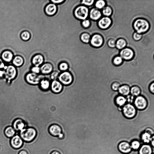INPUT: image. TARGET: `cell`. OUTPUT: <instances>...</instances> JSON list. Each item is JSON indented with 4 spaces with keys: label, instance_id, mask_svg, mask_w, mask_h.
I'll return each instance as SVG.
<instances>
[{
    "label": "cell",
    "instance_id": "cell-26",
    "mask_svg": "<svg viewBox=\"0 0 154 154\" xmlns=\"http://www.w3.org/2000/svg\"><path fill=\"white\" fill-rule=\"evenodd\" d=\"M152 153L151 147L150 145L147 144L142 145L139 151V154H152Z\"/></svg>",
    "mask_w": 154,
    "mask_h": 154
},
{
    "label": "cell",
    "instance_id": "cell-34",
    "mask_svg": "<svg viewBox=\"0 0 154 154\" xmlns=\"http://www.w3.org/2000/svg\"><path fill=\"white\" fill-rule=\"evenodd\" d=\"M151 135L148 133L145 132L142 136V140L146 143H148L150 141Z\"/></svg>",
    "mask_w": 154,
    "mask_h": 154
},
{
    "label": "cell",
    "instance_id": "cell-36",
    "mask_svg": "<svg viewBox=\"0 0 154 154\" xmlns=\"http://www.w3.org/2000/svg\"><path fill=\"white\" fill-rule=\"evenodd\" d=\"M105 2L104 1L99 0L96 2L95 6L98 9H101L105 7Z\"/></svg>",
    "mask_w": 154,
    "mask_h": 154
},
{
    "label": "cell",
    "instance_id": "cell-48",
    "mask_svg": "<svg viewBox=\"0 0 154 154\" xmlns=\"http://www.w3.org/2000/svg\"><path fill=\"white\" fill-rule=\"evenodd\" d=\"M149 89L150 92L153 94L154 93V83H151L149 87Z\"/></svg>",
    "mask_w": 154,
    "mask_h": 154
},
{
    "label": "cell",
    "instance_id": "cell-16",
    "mask_svg": "<svg viewBox=\"0 0 154 154\" xmlns=\"http://www.w3.org/2000/svg\"><path fill=\"white\" fill-rule=\"evenodd\" d=\"M118 148L120 151L125 154L130 153L132 149L130 144L126 142H123L120 143Z\"/></svg>",
    "mask_w": 154,
    "mask_h": 154
},
{
    "label": "cell",
    "instance_id": "cell-29",
    "mask_svg": "<svg viewBox=\"0 0 154 154\" xmlns=\"http://www.w3.org/2000/svg\"><path fill=\"white\" fill-rule=\"evenodd\" d=\"M81 41L85 44H89L90 39L91 36L90 34L87 33H82L80 36Z\"/></svg>",
    "mask_w": 154,
    "mask_h": 154
},
{
    "label": "cell",
    "instance_id": "cell-41",
    "mask_svg": "<svg viewBox=\"0 0 154 154\" xmlns=\"http://www.w3.org/2000/svg\"><path fill=\"white\" fill-rule=\"evenodd\" d=\"M91 22L88 19H86L83 21H82L81 22V25L82 27L85 28H88L90 26Z\"/></svg>",
    "mask_w": 154,
    "mask_h": 154
},
{
    "label": "cell",
    "instance_id": "cell-11",
    "mask_svg": "<svg viewBox=\"0 0 154 154\" xmlns=\"http://www.w3.org/2000/svg\"><path fill=\"white\" fill-rule=\"evenodd\" d=\"M90 42L92 46L98 47L101 46L103 44V39L100 35L96 34L92 37Z\"/></svg>",
    "mask_w": 154,
    "mask_h": 154
},
{
    "label": "cell",
    "instance_id": "cell-17",
    "mask_svg": "<svg viewBox=\"0 0 154 154\" xmlns=\"http://www.w3.org/2000/svg\"><path fill=\"white\" fill-rule=\"evenodd\" d=\"M121 57L126 60H129L133 57L134 53L131 49L126 48L122 49L120 53Z\"/></svg>",
    "mask_w": 154,
    "mask_h": 154
},
{
    "label": "cell",
    "instance_id": "cell-49",
    "mask_svg": "<svg viewBox=\"0 0 154 154\" xmlns=\"http://www.w3.org/2000/svg\"><path fill=\"white\" fill-rule=\"evenodd\" d=\"M5 71L4 70H0V78H4Z\"/></svg>",
    "mask_w": 154,
    "mask_h": 154
},
{
    "label": "cell",
    "instance_id": "cell-37",
    "mask_svg": "<svg viewBox=\"0 0 154 154\" xmlns=\"http://www.w3.org/2000/svg\"><path fill=\"white\" fill-rule=\"evenodd\" d=\"M30 72L37 74H41L40 67L32 66L30 68Z\"/></svg>",
    "mask_w": 154,
    "mask_h": 154
},
{
    "label": "cell",
    "instance_id": "cell-2",
    "mask_svg": "<svg viewBox=\"0 0 154 154\" xmlns=\"http://www.w3.org/2000/svg\"><path fill=\"white\" fill-rule=\"evenodd\" d=\"M74 13L76 19L83 21L87 19L89 15V8L87 6L81 5L75 8Z\"/></svg>",
    "mask_w": 154,
    "mask_h": 154
},
{
    "label": "cell",
    "instance_id": "cell-43",
    "mask_svg": "<svg viewBox=\"0 0 154 154\" xmlns=\"http://www.w3.org/2000/svg\"><path fill=\"white\" fill-rule=\"evenodd\" d=\"M135 97L131 95H129L127 96L126 98V102L128 103V104H132L135 100Z\"/></svg>",
    "mask_w": 154,
    "mask_h": 154
},
{
    "label": "cell",
    "instance_id": "cell-21",
    "mask_svg": "<svg viewBox=\"0 0 154 154\" xmlns=\"http://www.w3.org/2000/svg\"><path fill=\"white\" fill-rule=\"evenodd\" d=\"M90 19L93 20H97L99 19L101 16V12L97 8H93L89 12Z\"/></svg>",
    "mask_w": 154,
    "mask_h": 154
},
{
    "label": "cell",
    "instance_id": "cell-13",
    "mask_svg": "<svg viewBox=\"0 0 154 154\" xmlns=\"http://www.w3.org/2000/svg\"><path fill=\"white\" fill-rule=\"evenodd\" d=\"M40 67L41 74L42 75H49L53 71V65L49 63H44Z\"/></svg>",
    "mask_w": 154,
    "mask_h": 154
},
{
    "label": "cell",
    "instance_id": "cell-27",
    "mask_svg": "<svg viewBox=\"0 0 154 154\" xmlns=\"http://www.w3.org/2000/svg\"><path fill=\"white\" fill-rule=\"evenodd\" d=\"M116 104L119 107H123L126 105V98L122 96L117 97L115 99Z\"/></svg>",
    "mask_w": 154,
    "mask_h": 154
},
{
    "label": "cell",
    "instance_id": "cell-54",
    "mask_svg": "<svg viewBox=\"0 0 154 154\" xmlns=\"http://www.w3.org/2000/svg\"><path fill=\"white\" fill-rule=\"evenodd\" d=\"M154 139H153V140L152 142H151V144L153 146V147H154Z\"/></svg>",
    "mask_w": 154,
    "mask_h": 154
},
{
    "label": "cell",
    "instance_id": "cell-40",
    "mask_svg": "<svg viewBox=\"0 0 154 154\" xmlns=\"http://www.w3.org/2000/svg\"><path fill=\"white\" fill-rule=\"evenodd\" d=\"M123 62V59L121 56H117L114 59L113 63L115 65L118 66L121 64Z\"/></svg>",
    "mask_w": 154,
    "mask_h": 154
},
{
    "label": "cell",
    "instance_id": "cell-39",
    "mask_svg": "<svg viewBox=\"0 0 154 154\" xmlns=\"http://www.w3.org/2000/svg\"><path fill=\"white\" fill-rule=\"evenodd\" d=\"M131 146L132 148L134 150H136L139 148L140 146V144L138 141L135 140L132 142Z\"/></svg>",
    "mask_w": 154,
    "mask_h": 154
},
{
    "label": "cell",
    "instance_id": "cell-9",
    "mask_svg": "<svg viewBox=\"0 0 154 154\" xmlns=\"http://www.w3.org/2000/svg\"><path fill=\"white\" fill-rule=\"evenodd\" d=\"M64 89V85L58 80L51 81L50 89L53 93L59 94L61 93Z\"/></svg>",
    "mask_w": 154,
    "mask_h": 154
},
{
    "label": "cell",
    "instance_id": "cell-4",
    "mask_svg": "<svg viewBox=\"0 0 154 154\" xmlns=\"http://www.w3.org/2000/svg\"><path fill=\"white\" fill-rule=\"evenodd\" d=\"M58 80L64 86H68L72 84L74 80V78L72 73L67 71L60 73Z\"/></svg>",
    "mask_w": 154,
    "mask_h": 154
},
{
    "label": "cell",
    "instance_id": "cell-51",
    "mask_svg": "<svg viewBox=\"0 0 154 154\" xmlns=\"http://www.w3.org/2000/svg\"><path fill=\"white\" fill-rule=\"evenodd\" d=\"M58 138L62 140L64 138V134L62 132L60 134L58 137Z\"/></svg>",
    "mask_w": 154,
    "mask_h": 154
},
{
    "label": "cell",
    "instance_id": "cell-44",
    "mask_svg": "<svg viewBox=\"0 0 154 154\" xmlns=\"http://www.w3.org/2000/svg\"><path fill=\"white\" fill-rule=\"evenodd\" d=\"M108 45L109 47L113 48L116 46V42L113 39H110L108 42Z\"/></svg>",
    "mask_w": 154,
    "mask_h": 154
},
{
    "label": "cell",
    "instance_id": "cell-32",
    "mask_svg": "<svg viewBox=\"0 0 154 154\" xmlns=\"http://www.w3.org/2000/svg\"><path fill=\"white\" fill-rule=\"evenodd\" d=\"M21 37L23 41H28L31 38L30 33L27 31H23L21 34Z\"/></svg>",
    "mask_w": 154,
    "mask_h": 154
},
{
    "label": "cell",
    "instance_id": "cell-42",
    "mask_svg": "<svg viewBox=\"0 0 154 154\" xmlns=\"http://www.w3.org/2000/svg\"><path fill=\"white\" fill-rule=\"evenodd\" d=\"M120 87V84L117 82H114L112 84V88L114 91L118 90Z\"/></svg>",
    "mask_w": 154,
    "mask_h": 154
},
{
    "label": "cell",
    "instance_id": "cell-23",
    "mask_svg": "<svg viewBox=\"0 0 154 154\" xmlns=\"http://www.w3.org/2000/svg\"><path fill=\"white\" fill-rule=\"evenodd\" d=\"M130 88L129 85H124L121 86L118 89L119 93L121 96H127L130 93Z\"/></svg>",
    "mask_w": 154,
    "mask_h": 154
},
{
    "label": "cell",
    "instance_id": "cell-1",
    "mask_svg": "<svg viewBox=\"0 0 154 154\" xmlns=\"http://www.w3.org/2000/svg\"><path fill=\"white\" fill-rule=\"evenodd\" d=\"M17 135H19L23 141L25 142L30 143L36 138L37 132L33 127H27L19 131Z\"/></svg>",
    "mask_w": 154,
    "mask_h": 154
},
{
    "label": "cell",
    "instance_id": "cell-35",
    "mask_svg": "<svg viewBox=\"0 0 154 154\" xmlns=\"http://www.w3.org/2000/svg\"><path fill=\"white\" fill-rule=\"evenodd\" d=\"M102 13L104 15L107 17H108L110 16L112 13V8L108 6L105 7L103 10Z\"/></svg>",
    "mask_w": 154,
    "mask_h": 154
},
{
    "label": "cell",
    "instance_id": "cell-8",
    "mask_svg": "<svg viewBox=\"0 0 154 154\" xmlns=\"http://www.w3.org/2000/svg\"><path fill=\"white\" fill-rule=\"evenodd\" d=\"M135 107L139 110H143L146 109L148 106V101L143 96H139L135 99Z\"/></svg>",
    "mask_w": 154,
    "mask_h": 154
},
{
    "label": "cell",
    "instance_id": "cell-3",
    "mask_svg": "<svg viewBox=\"0 0 154 154\" xmlns=\"http://www.w3.org/2000/svg\"><path fill=\"white\" fill-rule=\"evenodd\" d=\"M44 78L45 75L41 74H37L30 72L26 75L25 80L29 85L36 86L39 85L41 80Z\"/></svg>",
    "mask_w": 154,
    "mask_h": 154
},
{
    "label": "cell",
    "instance_id": "cell-45",
    "mask_svg": "<svg viewBox=\"0 0 154 154\" xmlns=\"http://www.w3.org/2000/svg\"><path fill=\"white\" fill-rule=\"evenodd\" d=\"M142 35L141 34H139L137 32L135 33L134 34L133 38L136 40H139L141 39Z\"/></svg>",
    "mask_w": 154,
    "mask_h": 154
},
{
    "label": "cell",
    "instance_id": "cell-46",
    "mask_svg": "<svg viewBox=\"0 0 154 154\" xmlns=\"http://www.w3.org/2000/svg\"><path fill=\"white\" fill-rule=\"evenodd\" d=\"M65 0H50V1L51 3H54L56 5H58L63 3Z\"/></svg>",
    "mask_w": 154,
    "mask_h": 154
},
{
    "label": "cell",
    "instance_id": "cell-47",
    "mask_svg": "<svg viewBox=\"0 0 154 154\" xmlns=\"http://www.w3.org/2000/svg\"><path fill=\"white\" fill-rule=\"evenodd\" d=\"M5 66L2 60L0 58V70H3Z\"/></svg>",
    "mask_w": 154,
    "mask_h": 154
},
{
    "label": "cell",
    "instance_id": "cell-7",
    "mask_svg": "<svg viewBox=\"0 0 154 154\" xmlns=\"http://www.w3.org/2000/svg\"><path fill=\"white\" fill-rule=\"evenodd\" d=\"M123 113L126 118L131 119L134 118L137 114L136 109L132 104H127L124 105L122 108Z\"/></svg>",
    "mask_w": 154,
    "mask_h": 154
},
{
    "label": "cell",
    "instance_id": "cell-38",
    "mask_svg": "<svg viewBox=\"0 0 154 154\" xmlns=\"http://www.w3.org/2000/svg\"><path fill=\"white\" fill-rule=\"evenodd\" d=\"M94 0H82L81 2V5L85 6H91L94 2Z\"/></svg>",
    "mask_w": 154,
    "mask_h": 154
},
{
    "label": "cell",
    "instance_id": "cell-20",
    "mask_svg": "<svg viewBox=\"0 0 154 154\" xmlns=\"http://www.w3.org/2000/svg\"><path fill=\"white\" fill-rule=\"evenodd\" d=\"M112 23V21L108 17H105L100 19L99 22V27L102 29H106L108 28Z\"/></svg>",
    "mask_w": 154,
    "mask_h": 154
},
{
    "label": "cell",
    "instance_id": "cell-15",
    "mask_svg": "<svg viewBox=\"0 0 154 154\" xmlns=\"http://www.w3.org/2000/svg\"><path fill=\"white\" fill-rule=\"evenodd\" d=\"M44 10L45 13L47 15L49 16H53L57 12V6L50 2L46 6Z\"/></svg>",
    "mask_w": 154,
    "mask_h": 154
},
{
    "label": "cell",
    "instance_id": "cell-6",
    "mask_svg": "<svg viewBox=\"0 0 154 154\" xmlns=\"http://www.w3.org/2000/svg\"><path fill=\"white\" fill-rule=\"evenodd\" d=\"M3 70L5 71L4 78L8 82L10 83L16 78L17 72L16 67L14 65H6Z\"/></svg>",
    "mask_w": 154,
    "mask_h": 154
},
{
    "label": "cell",
    "instance_id": "cell-18",
    "mask_svg": "<svg viewBox=\"0 0 154 154\" xmlns=\"http://www.w3.org/2000/svg\"><path fill=\"white\" fill-rule=\"evenodd\" d=\"M44 63V57L40 54L34 55L31 59V63L33 66L40 67Z\"/></svg>",
    "mask_w": 154,
    "mask_h": 154
},
{
    "label": "cell",
    "instance_id": "cell-30",
    "mask_svg": "<svg viewBox=\"0 0 154 154\" xmlns=\"http://www.w3.org/2000/svg\"><path fill=\"white\" fill-rule=\"evenodd\" d=\"M69 66L68 64L65 62L60 63L58 65L59 70L61 72L68 71Z\"/></svg>",
    "mask_w": 154,
    "mask_h": 154
},
{
    "label": "cell",
    "instance_id": "cell-53",
    "mask_svg": "<svg viewBox=\"0 0 154 154\" xmlns=\"http://www.w3.org/2000/svg\"><path fill=\"white\" fill-rule=\"evenodd\" d=\"M50 154H61V153L58 151H54L51 152Z\"/></svg>",
    "mask_w": 154,
    "mask_h": 154
},
{
    "label": "cell",
    "instance_id": "cell-5",
    "mask_svg": "<svg viewBox=\"0 0 154 154\" xmlns=\"http://www.w3.org/2000/svg\"><path fill=\"white\" fill-rule=\"evenodd\" d=\"M134 27L137 33L140 34L146 32L148 30L149 24L146 20L138 19L135 22Z\"/></svg>",
    "mask_w": 154,
    "mask_h": 154
},
{
    "label": "cell",
    "instance_id": "cell-50",
    "mask_svg": "<svg viewBox=\"0 0 154 154\" xmlns=\"http://www.w3.org/2000/svg\"><path fill=\"white\" fill-rule=\"evenodd\" d=\"M145 132L148 133L151 135H153L154 134V132L153 130L149 128H147V129L146 130H145Z\"/></svg>",
    "mask_w": 154,
    "mask_h": 154
},
{
    "label": "cell",
    "instance_id": "cell-25",
    "mask_svg": "<svg viewBox=\"0 0 154 154\" xmlns=\"http://www.w3.org/2000/svg\"><path fill=\"white\" fill-rule=\"evenodd\" d=\"M16 132L12 126H8L6 128L4 134L7 138H11L16 134Z\"/></svg>",
    "mask_w": 154,
    "mask_h": 154
},
{
    "label": "cell",
    "instance_id": "cell-55",
    "mask_svg": "<svg viewBox=\"0 0 154 154\" xmlns=\"http://www.w3.org/2000/svg\"></svg>",
    "mask_w": 154,
    "mask_h": 154
},
{
    "label": "cell",
    "instance_id": "cell-19",
    "mask_svg": "<svg viewBox=\"0 0 154 154\" xmlns=\"http://www.w3.org/2000/svg\"><path fill=\"white\" fill-rule=\"evenodd\" d=\"M51 81L47 78H45L41 80L39 85L40 89L44 92L50 89Z\"/></svg>",
    "mask_w": 154,
    "mask_h": 154
},
{
    "label": "cell",
    "instance_id": "cell-10",
    "mask_svg": "<svg viewBox=\"0 0 154 154\" xmlns=\"http://www.w3.org/2000/svg\"><path fill=\"white\" fill-rule=\"evenodd\" d=\"M23 143L24 141L20 136L18 135H15L11 139V146L15 149H19L21 148Z\"/></svg>",
    "mask_w": 154,
    "mask_h": 154
},
{
    "label": "cell",
    "instance_id": "cell-31",
    "mask_svg": "<svg viewBox=\"0 0 154 154\" xmlns=\"http://www.w3.org/2000/svg\"><path fill=\"white\" fill-rule=\"evenodd\" d=\"M126 41L123 39H119L116 43V46L119 49H122L126 46Z\"/></svg>",
    "mask_w": 154,
    "mask_h": 154
},
{
    "label": "cell",
    "instance_id": "cell-12",
    "mask_svg": "<svg viewBox=\"0 0 154 154\" xmlns=\"http://www.w3.org/2000/svg\"><path fill=\"white\" fill-rule=\"evenodd\" d=\"M48 130L51 135L55 137H58L62 132L61 127L55 124L50 125L49 128Z\"/></svg>",
    "mask_w": 154,
    "mask_h": 154
},
{
    "label": "cell",
    "instance_id": "cell-24",
    "mask_svg": "<svg viewBox=\"0 0 154 154\" xmlns=\"http://www.w3.org/2000/svg\"><path fill=\"white\" fill-rule=\"evenodd\" d=\"M24 62V58L20 56H16L13 60V65L16 67H19L23 65Z\"/></svg>",
    "mask_w": 154,
    "mask_h": 154
},
{
    "label": "cell",
    "instance_id": "cell-33",
    "mask_svg": "<svg viewBox=\"0 0 154 154\" xmlns=\"http://www.w3.org/2000/svg\"><path fill=\"white\" fill-rule=\"evenodd\" d=\"M60 73L61 72L59 71H53L49 75L50 79L52 81L58 80V76Z\"/></svg>",
    "mask_w": 154,
    "mask_h": 154
},
{
    "label": "cell",
    "instance_id": "cell-14",
    "mask_svg": "<svg viewBox=\"0 0 154 154\" xmlns=\"http://www.w3.org/2000/svg\"><path fill=\"white\" fill-rule=\"evenodd\" d=\"M12 127L16 133H18L24 128H26V125L22 119H17L13 123Z\"/></svg>",
    "mask_w": 154,
    "mask_h": 154
},
{
    "label": "cell",
    "instance_id": "cell-28",
    "mask_svg": "<svg viewBox=\"0 0 154 154\" xmlns=\"http://www.w3.org/2000/svg\"><path fill=\"white\" fill-rule=\"evenodd\" d=\"M141 93V89L140 87L138 86H134L132 87L130 90V93L131 95L134 96H139Z\"/></svg>",
    "mask_w": 154,
    "mask_h": 154
},
{
    "label": "cell",
    "instance_id": "cell-52",
    "mask_svg": "<svg viewBox=\"0 0 154 154\" xmlns=\"http://www.w3.org/2000/svg\"><path fill=\"white\" fill-rule=\"evenodd\" d=\"M18 154H28V153L26 151L23 150L20 151Z\"/></svg>",
    "mask_w": 154,
    "mask_h": 154
},
{
    "label": "cell",
    "instance_id": "cell-22",
    "mask_svg": "<svg viewBox=\"0 0 154 154\" xmlns=\"http://www.w3.org/2000/svg\"><path fill=\"white\" fill-rule=\"evenodd\" d=\"M13 55L11 51L7 50L4 51L2 55V58L4 61L10 63L13 60Z\"/></svg>",
    "mask_w": 154,
    "mask_h": 154
}]
</instances>
